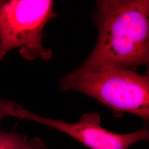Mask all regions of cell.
I'll list each match as a JSON object with an SVG mask.
<instances>
[{"instance_id":"6da1fadb","label":"cell","mask_w":149,"mask_h":149,"mask_svg":"<svg viewBox=\"0 0 149 149\" xmlns=\"http://www.w3.org/2000/svg\"><path fill=\"white\" fill-rule=\"evenodd\" d=\"M94 21L96 45L76 69H134L149 63V1L100 0Z\"/></svg>"},{"instance_id":"7a4b0ae2","label":"cell","mask_w":149,"mask_h":149,"mask_svg":"<svg viewBox=\"0 0 149 149\" xmlns=\"http://www.w3.org/2000/svg\"><path fill=\"white\" fill-rule=\"evenodd\" d=\"M63 91H75L92 97L116 112L149 119V76L134 69L106 68L75 70L59 80Z\"/></svg>"},{"instance_id":"3957f363","label":"cell","mask_w":149,"mask_h":149,"mask_svg":"<svg viewBox=\"0 0 149 149\" xmlns=\"http://www.w3.org/2000/svg\"><path fill=\"white\" fill-rule=\"evenodd\" d=\"M53 6L52 0H0V61L15 48L27 61L52 58L42 39L45 25L58 16Z\"/></svg>"},{"instance_id":"277c9868","label":"cell","mask_w":149,"mask_h":149,"mask_svg":"<svg viewBox=\"0 0 149 149\" xmlns=\"http://www.w3.org/2000/svg\"><path fill=\"white\" fill-rule=\"evenodd\" d=\"M29 120L66 134L91 149H128L136 142L149 140L147 125L132 133H114L102 127L101 117L96 112L85 113L75 123L43 117L33 113L30 116Z\"/></svg>"},{"instance_id":"5b68a950","label":"cell","mask_w":149,"mask_h":149,"mask_svg":"<svg viewBox=\"0 0 149 149\" xmlns=\"http://www.w3.org/2000/svg\"><path fill=\"white\" fill-rule=\"evenodd\" d=\"M0 149H47L38 138L29 139L15 132H5L0 128Z\"/></svg>"},{"instance_id":"8992f818","label":"cell","mask_w":149,"mask_h":149,"mask_svg":"<svg viewBox=\"0 0 149 149\" xmlns=\"http://www.w3.org/2000/svg\"><path fill=\"white\" fill-rule=\"evenodd\" d=\"M27 111L14 101L0 97V122L7 117L24 120Z\"/></svg>"}]
</instances>
